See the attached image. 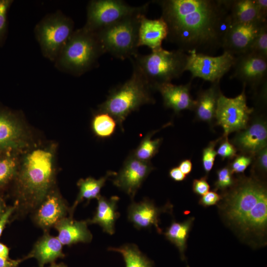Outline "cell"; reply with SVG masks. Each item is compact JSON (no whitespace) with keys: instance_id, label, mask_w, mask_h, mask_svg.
<instances>
[{"instance_id":"obj_14","label":"cell","mask_w":267,"mask_h":267,"mask_svg":"<svg viewBox=\"0 0 267 267\" xmlns=\"http://www.w3.org/2000/svg\"><path fill=\"white\" fill-rule=\"evenodd\" d=\"M153 169L150 161L139 160L131 153L121 169L115 176L113 184L133 198L143 181Z\"/></svg>"},{"instance_id":"obj_32","label":"cell","mask_w":267,"mask_h":267,"mask_svg":"<svg viewBox=\"0 0 267 267\" xmlns=\"http://www.w3.org/2000/svg\"><path fill=\"white\" fill-rule=\"evenodd\" d=\"M247 52L267 59V22L262 25Z\"/></svg>"},{"instance_id":"obj_17","label":"cell","mask_w":267,"mask_h":267,"mask_svg":"<svg viewBox=\"0 0 267 267\" xmlns=\"http://www.w3.org/2000/svg\"><path fill=\"white\" fill-rule=\"evenodd\" d=\"M232 142L242 152L255 155L267 147L266 123L261 119L257 120L237 134Z\"/></svg>"},{"instance_id":"obj_33","label":"cell","mask_w":267,"mask_h":267,"mask_svg":"<svg viewBox=\"0 0 267 267\" xmlns=\"http://www.w3.org/2000/svg\"><path fill=\"white\" fill-rule=\"evenodd\" d=\"M13 1L12 0H0V46L3 45L6 38L7 14Z\"/></svg>"},{"instance_id":"obj_38","label":"cell","mask_w":267,"mask_h":267,"mask_svg":"<svg viewBox=\"0 0 267 267\" xmlns=\"http://www.w3.org/2000/svg\"><path fill=\"white\" fill-rule=\"evenodd\" d=\"M210 188L206 177L195 179L193 181L192 190L197 195L203 196L209 191Z\"/></svg>"},{"instance_id":"obj_41","label":"cell","mask_w":267,"mask_h":267,"mask_svg":"<svg viewBox=\"0 0 267 267\" xmlns=\"http://www.w3.org/2000/svg\"><path fill=\"white\" fill-rule=\"evenodd\" d=\"M254 2L258 12L260 20L262 22L267 21V0H254Z\"/></svg>"},{"instance_id":"obj_19","label":"cell","mask_w":267,"mask_h":267,"mask_svg":"<svg viewBox=\"0 0 267 267\" xmlns=\"http://www.w3.org/2000/svg\"><path fill=\"white\" fill-rule=\"evenodd\" d=\"M87 221H77L73 217H65L58 222L54 228L58 232L57 236L62 245L70 246L82 242H90L92 235L88 228Z\"/></svg>"},{"instance_id":"obj_10","label":"cell","mask_w":267,"mask_h":267,"mask_svg":"<svg viewBox=\"0 0 267 267\" xmlns=\"http://www.w3.org/2000/svg\"><path fill=\"white\" fill-rule=\"evenodd\" d=\"M22 121L17 113L0 105V152L21 154L36 142Z\"/></svg>"},{"instance_id":"obj_27","label":"cell","mask_w":267,"mask_h":267,"mask_svg":"<svg viewBox=\"0 0 267 267\" xmlns=\"http://www.w3.org/2000/svg\"><path fill=\"white\" fill-rule=\"evenodd\" d=\"M228 2L232 25L261 21L254 0H228Z\"/></svg>"},{"instance_id":"obj_30","label":"cell","mask_w":267,"mask_h":267,"mask_svg":"<svg viewBox=\"0 0 267 267\" xmlns=\"http://www.w3.org/2000/svg\"><path fill=\"white\" fill-rule=\"evenodd\" d=\"M110 251L120 253L126 267H152L153 262L144 256L134 245H126L119 248H109Z\"/></svg>"},{"instance_id":"obj_40","label":"cell","mask_w":267,"mask_h":267,"mask_svg":"<svg viewBox=\"0 0 267 267\" xmlns=\"http://www.w3.org/2000/svg\"><path fill=\"white\" fill-rule=\"evenodd\" d=\"M15 208L14 205L8 206L4 213L0 217V237L6 225L10 222V219L13 215Z\"/></svg>"},{"instance_id":"obj_23","label":"cell","mask_w":267,"mask_h":267,"mask_svg":"<svg viewBox=\"0 0 267 267\" xmlns=\"http://www.w3.org/2000/svg\"><path fill=\"white\" fill-rule=\"evenodd\" d=\"M97 200L96 212L91 219L88 220V224H97L105 232L112 235L115 231V223L119 217L116 211L117 204L119 197L117 196L111 197L108 199L99 195Z\"/></svg>"},{"instance_id":"obj_5","label":"cell","mask_w":267,"mask_h":267,"mask_svg":"<svg viewBox=\"0 0 267 267\" xmlns=\"http://www.w3.org/2000/svg\"><path fill=\"white\" fill-rule=\"evenodd\" d=\"M105 53L95 33L82 27L73 32L54 62L55 66L80 76L92 68Z\"/></svg>"},{"instance_id":"obj_11","label":"cell","mask_w":267,"mask_h":267,"mask_svg":"<svg viewBox=\"0 0 267 267\" xmlns=\"http://www.w3.org/2000/svg\"><path fill=\"white\" fill-rule=\"evenodd\" d=\"M245 86L242 92L234 98H228L220 93L216 110L217 123L223 130V136L247 127L254 109L247 106Z\"/></svg>"},{"instance_id":"obj_47","label":"cell","mask_w":267,"mask_h":267,"mask_svg":"<svg viewBox=\"0 0 267 267\" xmlns=\"http://www.w3.org/2000/svg\"><path fill=\"white\" fill-rule=\"evenodd\" d=\"M7 206L6 204L4 194L0 193V217L4 213Z\"/></svg>"},{"instance_id":"obj_29","label":"cell","mask_w":267,"mask_h":267,"mask_svg":"<svg viewBox=\"0 0 267 267\" xmlns=\"http://www.w3.org/2000/svg\"><path fill=\"white\" fill-rule=\"evenodd\" d=\"M117 122L109 114L97 111L91 122V128L94 134L98 138L111 137L115 133Z\"/></svg>"},{"instance_id":"obj_3","label":"cell","mask_w":267,"mask_h":267,"mask_svg":"<svg viewBox=\"0 0 267 267\" xmlns=\"http://www.w3.org/2000/svg\"><path fill=\"white\" fill-rule=\"evenodd\" d=\"M224 201V213L229 221L244 232H265L267 224V192L260 181L253 178L242 180Z\"/></svg>"},{"instance_id":"obj_12","label":"cell","mask_w":267,"mask_h":267,"mask_svg":"<svg viewBox=\"0 0 267 267\" xmlns=\"http://www.w3.org/2000/svg\"><path fill=\"white\" fill-rule=\"evenodd\" d=\"M235 59V56L226 51L217 56L191 52L187 54L185 71L191 73L192 79L200 78L212 83L220 82L232 67Z\"/></svg>"},{"instance_id":"obj_43","label":"cell","mask_w":267,"mask_h":267,"mask_svg":"<svg viewBox=\"0 0 267 267\" xmlns=\"http://www.w3.org/2000/svg\"><path fill=\"white\" fill-rule=\"evenodd\" d=\"M25 260L24 258L21 259L13 260L0 256V267H18L19 264Z\"/></svg>"},{"instance_id":"obj_9","label":"cell","mask_w":267,"mask_h":267,"mask_svg":"<svg viewBox=\"0 0 267 267\" xmlns=\"http://www.w3.org/2000/svg\"><path fill=\"white\" fill-rule=\"evenodd\" d=\"M149 2L132 6L121 0H92L87 6V21L83 28L96 32L129 16L147 12Z\"/></svg>"},{"instance_id":"obj_34","label":"cell","mask_w":267,"mask_h":267,"mask_svg":"<svg viewBox=\"0 0 267 267\" xmlns=\"http://www.w3.org/2000/svg\"><path fill=\"white\" fill-rule=\"evenodd\" d=\"M230 168L224 167L217 172V179L215 183V190H225L232 186L234 180Z\"/></svg>"},{"instance_id":"obj_24","label":"cell","mask_w":267,"mask_h":267,"mask_svg":"<svg viewBox=\"0 0 267 267\" xmlns=\"http://www.w3.org/2000/svg\"><path fill=\"white\" fill-rule=\"evenodd\" d=\"M221 92L219 82L212 83L209 88L198 92L194 110L199 120L210 123L215 118L217 101Z\"/></svg>"},{"instance_id":"obj_36","label":"cell","mask_w":267,"mask_h":267,"mask_svg":"<svg viewBox=\"0 0 267 267\" xmlns=\"http://www.w3.org/2000/svg\"><path fill=\"white\" fill-rule=\"evenodd\" d=\"M223 137L224 139L219 146L217 154L222 159L233 158L236 155V148L228 141L227 136Z\"/></svg>"},{"instance_id":"obj_42","label":"cell","mask_w":267,"mask_h":267,"mask_svg":"<svg viewBox=\"0 0 267 267\" xmlns=\"http://www.w3.org/2000/svg\"><path fill=\"white\" fill-rule=\"evenodd\" d=\"M257 155V164L258 167L264 172L267 170V147L258 152Z\"/></svg>"},{"instance_id":"obj_26","label":"cell","mask_w":267,"mask_h":267,"mask_svg":"<svg viewBox=\"0 0 267 267\" xmlns=\"http://www.w3.org/2000/svg\"><path fill=\"white\" fill-rule=\"evenodd\" d=\"M21 154L11 151L0 152V193L9 190L17 173Z\"/></svg>"},{"instance_id":"obj_2","label":"cell","mask_w":267,"mask_h":267,"mask_svg":"<svg viewBox=\"0 0 267 267\" xmlns=\"http://www.w3.org/2000/svg\"><path fill=\"white\" fill-rule=\"evenodd\" d=\"M57 149L55 142H36L21 154L19 169L9 190L16 208L10 221L31 214L57 185Z\"/></svg>"},{"instance_id":"obj_48","label":"cell","mask_w":267,"mask_h":267,"mask_svg":"<svg viewBox=\"0 0 267 267\" xmlns=\"http://www.w3.org/2000/svg\"><path fill=\"white\" fill-rule=\"evenodd\" d=\"M48 267H67L63 263H60V264H55V263H53L52 264H51V265Z\"/></svg>"},{"instance_id":"obj_25","label":"cell","mask_w":267,"mask_h":267,"mask_svg":"<svg viewBox=\"0 0 267 267\" xmlns=\"http://www.w3.org/2000/svg\"><path fill=\"white\" fill-rule=\"evenodd\" d=\"M116 174L115 172L108 171L104 176L99 179L92 177L80 179L77 183L79 191L74 204L70 207L69 217H73L74 210L80 203L85 200L89 202L91 199H96L100 195V190L107 179L110 177L115 176Z\"/></svg>"},{"instance_id":"obj_37","label":"cell","mask_w":267,"mask_h":267,"mask_svg":"<svg viewBox=\"0 0 267 267\" xmlns=\"http://www.w3.org/2000/svg\"><path fill=\"white\" fill-rule=\"evenodd\" d=\"M250 156L240 155L234 159L232 163L230 169L232 174L241 173L247 169L252 162Z\"/></svg>"},{"instance_id":"obj_39","label":"cell","mask_w":267,"mask_h":267,"mask_svg":"<svg viewBox=\"0 0 267 267\" xmlns=\"http://www.w3.org/2000/svg\"><path fill=\"white\" fill-rule=\"evenodd\" d=\"M221 198V196L216 192L208 191L200 198L199 204L205 207H207L217 204Z\"/></svg>"},{"instance_id":"obj_8","label":"cell","mask_w":267,"mask_h":267,"mask_svg":"<svg viewBox=\"0 0 267 267\" xmlns=\"http://www.w3.org/2000/svg\"><path fill=\"white\" fill-rule=\"evenodd\" d=\"M71 18L58 10L46 15L36 25L34 33L42 53L55 62L74 31Z\"/></svg>"},{"instance_id":"obj_21","label":"cell","mask_w":267,"mask_h":267,"mask_svg":"<svg viewBox=\"0 0 267 267\" xmlns=\"http://www.w3.org/2000/svg\"><path fill=\"white\" fill-rule=\"evenodd\" d=\"M168 32L167 25L161 17L152 20L143 15L140 19L138 29V47L147 46L152 50L161 48Z\"/></svg>"},{"instance_id":"obj_28","label":"cell","mask_w":267,"mask_h":267,"mask_svg":"<svg viewBox=\"0 0 267 267\" xmlns=\"http://www.w3.org/2000/svg\"><path fill=\"white\" fill-rule=\"evenodd\" d=\"M194 220L191 217L181 222L173 221L164 233L166 238L177 247L182 260L185 259L187 239Z\"/></svg>"},{"instance_id":"obj_22","label":"cell","mask_w":267,"mask_h":267,"mask_svg":"<svg viewBox=\"0 0 267 267\" xmlns=\"http://www.w3.org/2000/svg\"><path fill=\"white\" fill-rule=\"evenodd\" d=\"M161 209L156 207L152 202L144 199L138 202H133L129 207L128 219L138 229L154 226L159 233V217Z\"/></svg>"},{"instance_id":"obj_7","label":"cell","mask_w":267,"mask_h":267,"mask_svg":"<svg viewBox=\"0 0 267 267\" xmlns=\"http://www.w3.org/2000/svg\"><path fill=\"white\" fill-rule=\"evenodd\" d=\"M146 13L141 12L129 16L94 32L105 53L121 60L136 56L140 21Z\"/></svg>"},{"instance_id":"obj_46","label":"cell","mask_w":267,"mask_h":267,"mask_svg":"<svg viewBox=\"0 0 267 267\" xmlns=\"http://www.w3.org/2000/svg\"><path fill=\"white\" fill-rule=\"evenodd\" d=\"M9 248L5 244L0 242V256L9 259Z\"/></svg>"},{"instance_id":"obj_20","label":"cell","mask_w":267,"mask_h":267,"mask_svg":"<svg viewBox=\"0 0 267 267\" xmlns=\"http://www.w3.org/2000/svg\"><path fill=\"white\" fill-rule=\"evenodd\" d=\"M63 245L57 237L44 232L42 236L35 242L32 250L24 258L25 260L35 258L40 267L45 264L55 263L56 259L63 258L65 254L62 250Z\"/></svg>"},{"instance_id":"obj_16","label":"cell","mask_w":267,"mask_h":267,"mask_svg":"<svg viewBox=\"0 0 267 267\" xmlns=\"http://www.w3.org/2000/svg\"><path fill=\"white\" fill-rule=\"evenodd\" d=\"M266 22L257 21L232 25L224 37L222 48L234 56L247 52Z\"/></svg>"},{"instance_id":"obj_15","label":"cell","mask_w":267,"mask_h":267,"mask_svg":"<svg viewBox=\"0 0 267 267\" xmlns=\"http://www.w3.org/2000/svg\"><path fill=\"white\" fill-rule=\"evenodd\" d=\"M232 78L241 81L243 85L258 88L267 78V59L251 52L235 56Z\"/></svg>"},{"instance_id":"obj_18","label":"cell","mask_w":267,"mask_h":267,"mask_svg":"<svg viewBox=\"0 0 267 267\" xmlns=\"http://www.w3.org/2000/svg\"><path fill=\"white\" fill-rule=\"evenodd\" d=\"M191 82L185 85H176L171 83L158 86L155 90L161 93L164 106L176 113L184 110H194L196 101L191 96Z\"/></svg>"},{"instance_id":"obj_6","label":"cell","mask_w":267,"mask_h":267,"mask_svg":"<svg viewBox=\"0 0 267 267\" xmlns=\"http://www.w3.org/2000/svg\"><path fill=\"white\" fill-rule=\"evenodd\" d=\"M187 54L178 49L169 51L162 47L147 55L138 53L131 58L152 90L159 85L171 83L185 72Z\"/></svg>"},{"instance_id":"obj_13","label":"cell","mask_w":267,"mask_h":267,"mask_svg":"<svg viewBox=\"0 0 267 267\" xmlns=\"http://www.w3.org/2000/svg\"><path fill=\"white\" fill-rule=\"evenodd\" d=\"M70 207L55 186L31 214L32 221L44 232L52 227L69 214Z\"/></svg>"},{"instance_id":"obj_35","label":"cell","mask_w":267,"mask_h":267,"mask_svg":"<svg viewBox=\"0 0 267 267\" xmlns=\"http://www.w3.org/2000/svg\"><path fill=\"white\" fill-rule=\"evenodd\" d=\"M219 139L210 142L209 145L205 148L202 152V165L204 170L206 173H208L212 169L214 164L217 151L215 150V146Z\"/></svg>"},{"instance_id":"obj_1","label":"cell","mask_w":267,"mask_h":267,"mask_svg":"<svg viewBox=\"0 0 267 267\" xmlns=\"http://www.w3.org/2000/svg\"><path fill=\"white\" fill-rule=\"evenodd\" d=\"M166 40L186 53L214 56L232 25L228 0H158Z\"/></svg>"},{"instance_id":"obj_4","label":"cell","mask_w":267,"mask_h":267,"mask_svg":"<svg viewBox=\"0 0 267 267\" xmlns=\"http://www.w3.org/2000/svg\"><path fill=\"white\" fill-rule=\"evenodd\" d=\"M152 90L140 72L133 66L130 78L110 91L106 99L98 105L97 111L111 115L123 131V122L130 113L143 105L155 103Z\"/></svg>"},{"instance_id":"obj_31","label":"cell","mask_w":267,"mask_h":267,"mask_svg":"<svg viewBox=\"0 0 267 267\" xmlns=\"http://www.w3.org/2000/svg\"><path fill=\"white\" fill-rule=\"evenodd\" d=\"M157 131L158 130L152 131L146 135L137 148L131 153L133 156L139 160L148 162L158 153L162 139H151Z\"/></svg>"},{"instance_id":"obj_44","label":"cell","mask_w":267,"mask_h":267,"mask_svg":"<svg viewBox=\"0 0 267 267\" xmlns=\"http://www.w3.org/2000/svg\"><path fill=\"white\" fill-rule=\"evenodd\" d=\"M169 176L176 181H181L186 178V176L180 171L178 167L172 168L169 171Z\"/></svg>"},{"instance_id":"obj_45","label":"cell","mask_w":267,"mask_h":267,"mask_svg":"<svg viewBox=\"0 0 267 267\" xmlns=\"http://www.w3.org/2000/svg\"><path fill=\"white\" fill-rule=\"evenodd\" d=\"M178 168L186 176L189 174L191 172L192 164L190 160L185 159L179 164Z\"/></svg>"}]
</instances>
